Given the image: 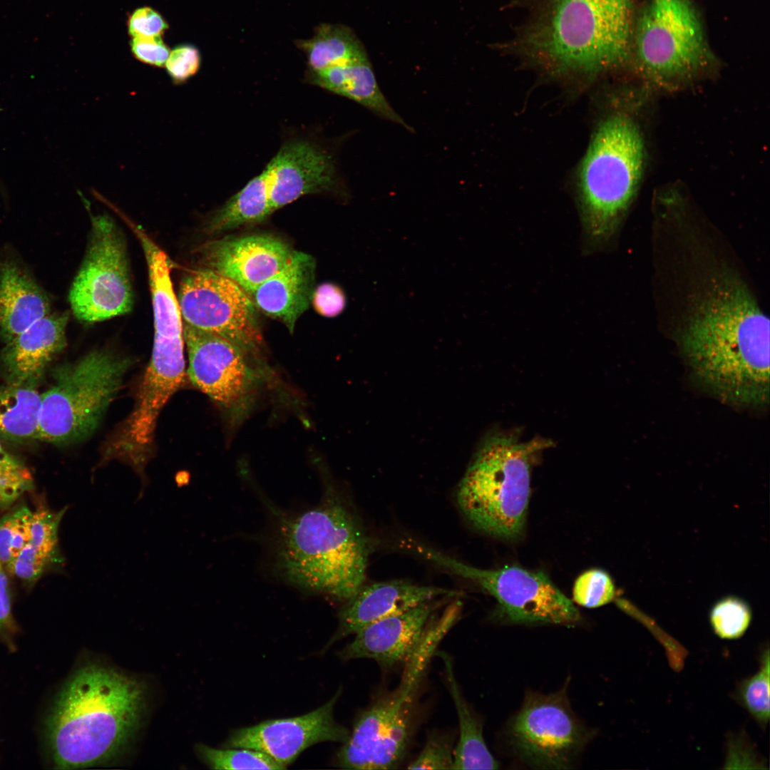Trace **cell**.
Here are the masks:
<instances>
[{
	"label": "cell",
	"instance_id": "6da1fadb",
	"mask_svg": "<svg viewBox=\"0 0 770 770\" xmlns=\"http://www.w3.org/2000/svg\"><path fill=\"white\" fill-rule=\"evenodd\" d=\"M681 329L680 351L696 381L723 403L769 402V320L729 271L711 279Z\"/></svg>",
	"mask_w": 770,
	"mask_h": 770
},
{
	"label": "cell",
	"instance_id": "7a4b0ae2",
	"mask_svg": "<svg viewBox=\"0 0 770 770\" xmlns=\"http://www.w3.org/2000/svg\"><path fill=\"white\" fill-rule=\"evenodd\" d=\"M144 684L97 664L78 669L63 686L47 723L56 768L72 769L117 756L139 725Z\"/></svg>",
	"mask_w": 770,
	"mask_h": 770
},
{
	"label": "cell",
	"instance_id": "3957f363",
	"mask_svg": "<svg viewBox=\"0 0 770 770\" xmlns=\"http://www.w3.org/2000/svg\"><path fill=\"white\" fill-rule=\"evenodd\" d=\"M278 513L275 566L291 585L346 601L364 585L369 545L347 508L327 487L320 503Z\"/></svg>",
	"mask_w": 770,
	"mask_h": 770
},
{
	"label": "cell",
	"instance_id": "277c9868",
	"mask_svg": "<svg viewBox=\"0 0 770 770\" xmlns=\"http://www.w3.org/2000/svg\"><path fill=\"white\" fill-rule=\"evenodd\" d=\"M550 440L522 442L513 433L489 435L480 446L457 491L459 508L477 528L513 539L522 533L532 468Z\"/></svg>",
	"mask_w": 770,
	"mask_h": 770
},
{
	"label": "cell",
	"instance_id": "5b68a950",
	"mask_svg": "<svg viewBox=\"0 0 770 770\" xmlns=\"http://www.w3.org/2000/svg\"><path fill=\"white\" fill-rule=\"evenodd\" d=\"M645 146L635 122L613 114L594 133L580 173V201L588 250L607 242L617 229L640 181Z\"/></svg>",
	"mask_w": 770,
	"mask_h": 770
},
{
	"label": "cell",
	"instance_id": "8992f818",
	"mask_svg": "<svg viewBox=\"0 0 770 770\" xmlns=\"http://www.w3.org/2000/svg\"><path fill=\"white\" fill-rule=\"evenodd\" d=\"M631 0H554L535 46L558 67L594 72L630 51Z\"/></svg>",
	"mask_w": 770,
	"mask_h": 770
},
{
	"label": "cell",
	"instance_id": "52a82bcc",
	"mask_svg": "<svg viewBox=\"0 0 770 770\" xmlns=\"http://www.w3.org/2000/svg\"><path fill=\"white\" fill-rule=\"evenodd\" d=\"M130 365V359L100 349L56 367L53 384L41 394L36 439L66 444L91 435Z\"/></svg>",
	"mask_w": 770,
	"mask_h": 770
},
{
	"label": "cell",
	"instance_id": "ba28073f",
	"mask_svg": "<svg viewBox=\"0 0 770 770\" xmlns=\"http://www.w3.org/2000/svg\"><path fill=\"white\" fill-rule=\"evenodd\" d=\"M439 644L425 635L405 662L397 687L360 714L337 754V764L347 769H392L409 741L414 694Z\"/></svg>",
	"mask_w": 770,
	"mask_h": 770
},
{
	"label": "cell",
	"instance_id": "9c48e42d",
	"mask_svg": "<svg viewBox=\"0 0 770 770\" xmlns=\"http://www.w3.org/2000/svg\"><path fill=\"white\" fill-rule=\"evenodd\" d=\"M635 54L641 73L667 89L693 80L712 58L687 0L650 1L637 23Z\"/></svg>",
	"mask_w": 770,
	"mask_h": 770
},
{
	"label": "cell",
	"instance_id": "30bf717a",
	"mask_svg": "<svg viewBox=\"0 0 770 770\" xmlns=\"http://www.w3.org/2000/svg\"><path fill=\"white\" fill-rule=\"evenodd\" d=\"M410 549L445 570L468 579L493 596L513 623L572 624L580 613L543 572L516 565L483 570L466 565L416 541Z\"/></svg>",
	"mask_w": 770,
	"mask_h": 770
},
{
	"label": "cell",
	"instance_id": "8fae6325",
	"mask_svg": "<svg viewBox=\"0 0 770 770\" xmlns=\"http://www.w3.org/2000/svg\"><path fill=\"white\" fill-rule=\"evenodd\" d=\"M68 299L81 322L103 321L129 312L133 294L125 242L107 215L91 217L86 255L70 289Z\"/></svg>",
	"mask_w": 770,
	"mask_h": 770
},
{
	"label": "cell",
	"instance_id": "7c38bea8",
	"mask_svg": "<svg viewBox=\"0 0 770 770\" xmlns=\"http://www.w3.org/2000/svg\"><path fill=\"white\" fill-rule=\"evenodd\" d=\"M192 383L207 395L233 423L249 412L262 380L263 369L232 342L183 322Z\"/></svg>",
	"mask_w": 770,
	"mask_h": 770
},
{
	"label": "cell",
	"instance_id": "4fadbf2b",
	"mask_svg": "<svg viewBox=\"0 0 770 770\" xmlns=\"http://www.w3.org/2000/svg\"><path fill=\"white\" fill-rule=\"evenodd\" d=\"M564 687L545 695L530 692L508 731L515 752L538 769H570L587 733L573 712Z\"/></svg>",
	"mask_w": 770,
	"mask_h": 770
},
{
	"label": "cell",
	"instance_id": "5bb4252c",
	"mask_svg": "<svg viewBox=\"0 0 770 770\" xmlns=\"http://www.w3.org/2000/svg\"><path fill=\"white\" fill-rule=\"evenodd\" d=\"M178 301L184 322L257 356L262 336L255 306L235 282L210 269L195 270L182 280Z\"/></svg>",
	"mask_w": 770,
	"mask_h": 770
},
{
	"label": "cell",
	"instance_id": "9a60e30c",
	"mask_svg": "<svg viewBox=\"0 0 770 770\" xmlns=\"http://www.w3.org/2000/svg\"><path fill=\"white\" fill-rule=\"evenodd\" d=\"M341 690L326 704L305 714L263 721L233 730L223 747L262 752L286 767L309 746L324 741L344 743L350 731L336 722L334 709Z\"/></svg>",
	"mask_w": 770,
	"mask_h": 770
},
{
	"label": "cell",
	"instance_id": "2e32d148",
	"mask_svg": "<svg viewBox=\"0 0 770 770\" xmlns=\"http://www.w3.org/2000/svg\"><path fill=\"white\" fill-rule=\"evenodd\" d=\"M264 170L271 213L303 195L332 192L339 188L332 156L307 140L285 143Z\"/></svg>",
	"mask_w": 770,
	"mask_h": 770
},
{
	"label": "cell",
	"instance_id": "e0dca14e",
	"mask_svg": "<svg viewBox=\"0 0 770 770\" xmlns=\"http://www.w3.org/2000/svg\"><path fill=\"white\" fill-rule=\"evenodd\" d=\"M443 600H431L369 624L339 652L344 660L369 659L383 667L405 662L421 640Z\"/></svg>",
	"mask_w": 770,
	"mask_h": 770
},
{
	"label": "cell",
	"instance_id": "ac0fdd59",
	"mask_svg": "<svg viewBox=\"0 0 770 770\" xmlns=\"http://www.w3.org/2000/svg\"><path fill=\"white\" fill-rule=\"evenodd\" d=\"M203 251L210 270L252 294L284 267L294 250L277 237L254 235L216 241Z\"/></svg>",
	"mask_w": 770,
	"mask_h": 770
},
{
	"label": "cell",
	"instance_id": "d6986e66",
	"mask_svg": "<svg viewBox=\"0 0 770 770\" xmlns=\"http://www.w3.org/2000/svg\"><path fill=\"white\" fill-rule=\"evenodd\" d=\"M67 312L49 314L6 343L0 354L4 381L37 387L48 366L66 345Z\"/></svg>",
	"mask_w": 770,
	"mask_h": 770
},
{
	"label": "cell",
	"instance_id": "ffe728a7",
	"mask_svg": "<svg viewBox=\"0 0 770 770\" xmlns=\"http://www.w3.org/2000/svg\"><path fill=\"white\" fill-rule=\"evenodd\" d=\"M457 591L421 586L402 580L362 585L346 601L339 614L337 632L327 646L381 618L404 612L441 597H457Z\"/></svg>",
	"mask_w": 770,
	"mask_h": 770
},
{
	"label": "cell",
	"instance_id": "44dd1931",
	"mask_svg": "<svg viewBox=\"0 0 770 770\" xmlns=\"http://www.w3.org/2000/svg\"><path fill=\"white\" fill-rule=\"evenodd\" d=\"M314 271V258L294 250L284 267L253 292L255 305L293 332L297 319L312 302Z\"/></svg>",
	"mask_w": 770,
	"mask_h": 770
},
{
	"label": "cell",
	"instance_id": "7402d4cb",
	"mask_svg": "<svg viewBox=\"0 0 770 770\" xmlns=\"http://www.w3.org/2000/svg\"><path fill=\"white\" fill-rule=\"evenodd\" d=\"M51 313L45 292L19 265H0V337L5 343Z\"/></svg>",
	"mask_w": 770,
	"mask_h": 770
},
{
	"label": "cell",
	"instance_id": "603a6c76",
	"mask_svg": "<svg viewBox=\"0 0 770 770\" xmlns=\"http://www.w3.org/2000/svg\"><path fill=\"white\" fill-rule=\"evenodd\" d=\"M307 76L313 84L349 98L381 118L412 131L379 88L368 58L320 71H308Z\"/></svg>",
	"mask_w": 770,
	"mask_h": 770
},
{
	"label": "cell",
	"instance_id": "cb8c5ba5",
	"mask_svg": "<svg viewBox=\"0 0 770 770\" xmlns=\"http://www.w3.org/2000/svg\"><path fill=\"white\" fill-rule=\"evenodd\" d=\"M443 661L446 680L458 719L459 738L453 749L452 769H496L498 763L489 751L483 736L482 724L468 707L456 679L451 658L436 652Z\"/></svg>",
	"mask_w": 770,
	"mask_h": 770
},
{
	"label": "cell",
	"instance_id": "d4e9b609",
	"mask_svg": "<svg viewBox=\"0 0 770 770\" xmlns=\"http://www.w3.org/2000/svg\"><path fill=\"white\" fill-rule=\"evenodd\" d=\"M295 45L304 53L309 71H320L368 58L354 31L342 24H319L311 38L297 40Z\"/></svg>",
	"mask_w": 770,
	"mask_h": 770
},
{
	"label": "cell",
	"instance_id": "484cf974",
	"mask_svg": "<svg viewBox=\"0 0 770 770\" xmlns=\"http://www.w3.org/2000/svg\"><path fill=\"white\" fill-rule=\"evenodd\" d=\"M40 404L36 387L0 383V438L36 439Z\"/></svg>",
	"mask_w": 770,
	"mask_h": 770
},
{
	"label": "cell",
	"instance_id": "4316f807",
	"mask_svg": "<svg viewBox=\"0 0 770 770\" xmlns=\"http://www.w3.org/2000/svg\"><path fill=\"white\" fill-rule=\"evenodd\" d=\"M270 214L268 184L263 170L215 213L207 229L211 233L221 232L260 222Z\"/></svg>",
	"mask_w": 770,
	"mask_h": 770
},
{
	"label": "cell",
	"instance_id": "83f0119b",
	"mask_svg": "<svg viewBox=\"0 0 770 770\" xmlns=\"http://www.w3.org/2000/svg\"><path fill=\"white\" fill-rule=\"evenodd\" d=\"M200 759L213 769H284L267 754L247 748L197 746Z\"/></svg>",
	"mask_w": 770,
	"mask_h": 770
},
{
	"label": "cell",
	"instance_id": "f1b7e54d",
	"mask_svg": "<svg viewBox=\"0 0 770 770\" xmlns=\"http://www.w3.org/2000/svg\"><path fill=\"white\" fill-rule=\"evenodd\" d=\"M752 619L749 605L743 599L727 596L718 600L711 609L709 621L714 633L722 639L741 637Z\"/></svg>",
	"mask_w": 770,
	"mask_h": 770
},
{
	"label": "cell",
	"instance_id": "f546056e",
	"mask_svg": "<svg viewBox=\"0 0 770 770\" xmlns=\"http://www.w3.org/2000/svg\"><path fill=\"white\" fill-rule=\"evenodd\" d=\"M32 517L33 512L21 507L0 519V562L9 572L30 540Z\"/></svg>",
	"mask_w": 770,
	"mask_h": 770
},
{
	"label": "cell",
	"instance_id": "4dcf8cb0",
	"mask_svg": "<svg viewBox=\"0 0 770 770\" xmlns=\"http://www.w3.org/2000/svg\"><path fill=\"white\" fill-rule=\"evenodd\" d=\"M67 507L58 512L38 510L33 513L31 538L25 548L33 554L49 562L62 560L59 557L58 532Z\"/></svg>",
	"mask_w": 770,
	"mask_h": 770
},
{
	"label": "cell",
	"instance_id": "1f68e13d",
	"mask_svg": "<svg viewBox=\"0 0 770 770\" xmlns=\"http://www.w3.org/2000/svg\"><path fill=\"white\" fill-rule=\"evenodd\" d=\"M769 651L762 655L759 671L744 679L738 689L737 696L741 704L760 725L769 719Z\"/></svg>",
	"mask_w": 770,
	"mask_h": 770
},
{
	"label": "cell",
	"instance_id": "d6a6232c",
	"mask_svg": "<svg viewBox=\"0 0 770 770\" xmlns=\"http://www.w3.org/2000/svg\"><path fill=\"white\" fill-rule=\"evenodd\" d=\"M33 485L29 468L0 442V505H11Z\"/></svg>",
	"mask_w": 770,
	"mask_h": 770
},
{
	"label": "cell",
	"instance_id": "836d02e7",
	"mask_svg": "<svg viewBox=\"0 0 770 770\" xmlns=\"http://www.w3.org/2000/svg\"><path fill=\"white\" fill-rule=\"evenodd\" d=\"M573 596L574 601L580 605L597 607L615 598V586L605 571L592 569L584 572L576 579Z\"/></svg>",
	"mask_w": 770,
	"mask_h": 770
},
{
	"label": "cell",
	"instance_id": "e575fe53",
	"mask_svg": "<svg viewBox=\"0 0 770 770\" xmlns=\"http://www.w3.org/2000/svg\"><path fill=\"white\" fill-rule=\"evenodd\" d=\"M200 65L201 55L198 48L194 45L183 43L170 50L164 66L173 83L181 85L198 72Z\"/></svg>",
	"mask_w": 770,
	"mask_h": 770
},
{
	"label": "cell",
	"instance_id": "d590c367",
	"mask_svg": "<svg viewBox=\"0 0 770 770\" xmlns=\"http://www.w3.org/2000/svg\"><path fill=\"white\" fill-rule=\"evenodd\" d=\"M453 749L449 741L439 736H431L409 769H452Z\"/></svg>",
	"mask_w": 770,
	"mask_h": 770
},
{
	"label": "cell",
	"instance_id": "8d00e7d4",
	"mask_svg": "<svg viewBox=\"0 0 770 770\" xmlns=\"http://www.w3.org/2000/svg\"><path fill=\"white\" fill-rule=\"evenodd\" d=\"M127 27L130 38H155L162 37L168 29V24L158 11L142 6L130 15Z\"/></svg>",
	"mask_w": 770,
	"mask_h": 770
},
{
	"label": "cell",
	"instance_id": "74e56055",
	"mask_svg": "<svg viewBox=\"0 0 770 770\" xmlns=\"http://www.w3.org/2000/svg\"><path fill=\"white\" fill-rule=\"evenodd\" d=\"M130 48L138 61L157 68L165 66L170 51L162 37L130 38Z\"/></svg>",
	"mask_w": 770,
	"mask_h": 770
},
{
	"label": "cell",
	"instance_id": "f35d334b",
	"mask_svg": "<svg viewBox=\"0 0 770 770\" xmlns=\"http://www.w3.org/2000/svg\"><path fill=\"white\" fill-rule=\"evenodd\" d=\"M312 302L319 314L333 317L343 312L346 306V296L339 286L324 283L314 288Z\"/></svg>",
	"mask_w": 770,
	"mask_h": 770
},
{
	"label": "cell",
	"instance_id": "ab89813d",
	"mask_svg": "<svg viewBox=\"0 0 770 770\" xmlns=\"http://www.w3.org/2000/svg\"><path fill=\"white\" fill-rule=\"evenodd\" d=\"M4 570L5 568L0 562V635L8 636L15 632L16 626L12 615L8 580Z\"/></svg>",
	"mask_w": 770,
	"mask_h": 770
},
{
	"label": "cell",
	"instance_id": "60d3db41",
	"mask_svg": "<svg viewBox=\"0 0 770 770\" xmlns=\"http://www.w3.org/2000/svg\"><path fill=\"white\" fill-rule=\"evenodd\" d=\"M3 189H4V186H3V182H2V180H1V179H0V190H2Z\"/></svg>",
	"mask_w": 770,
	"mask_h": 770
}]
</instances>
